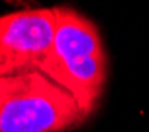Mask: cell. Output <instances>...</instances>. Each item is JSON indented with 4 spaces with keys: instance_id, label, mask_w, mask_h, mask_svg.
<instances>
[{
    "instance_id": "cell-1",
    "label": "cell",
    "mask_w": 149,
    "mask_h": 132,
    "mask_svg": "<svg viewBox=\"0 0 149 132\" xmlns=\"http://www.w3.org/2000/svg\"><path fill=\"white\" fill-rule=\"evenodd\" d=\"M52 47L38 71L69 93L86 119L97 109L108 79V58L99 29L71 6H54Z\"/></svg>"
},
{
    "instance_id": "cell-2",
    "label": "cell",
    "mask_w": 149,
    "mask_h": 132,
    "mask_svg": "<svg viewBox=\"0 0 149 132\" xmlns=\"http://www.w3.org/2000/svg\"><path fill=\"white\" fill-rule=\"evenodd\" d=\"M85 121L74 98L41 71L0 75V132H69Z\"/></svg>"
},
{
    "instance_id": "cell-3",
    "label": "cell",
    "mask_w": 149,
    "mask_h": 132,
    "mask_svg": "<svg viewBox=\"0 0 149 132\" xmlns=\"http://www.w3.org/2000/svg\"><path fill=\"white\" fill-rule=\"evenodd\" d=\"M55 31L52 8H30L0 16V75L38 69Z\"/></svg>"
}]
</instances>
